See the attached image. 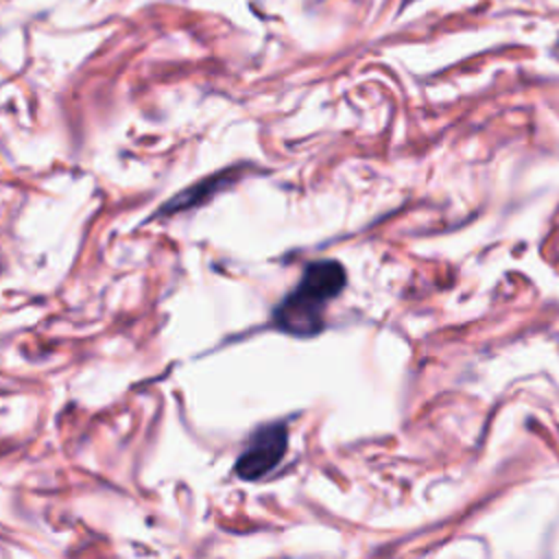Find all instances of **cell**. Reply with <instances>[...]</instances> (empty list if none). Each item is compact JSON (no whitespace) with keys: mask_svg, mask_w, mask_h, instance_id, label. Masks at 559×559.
I'll return each instance as SVG.
<instances>
[{"mask_svg":"<svg viewBox=\"0 0 559 559\" xmlns=\"http://www.w3.org/2000/svg\"><path fill=\"white\" fill-rule=\"evenodd\" d=\"M347 282L345 266L336 260L310 262L297 286L275 306L273 325L290 336H314L323 330V317Z\"/></svg>","mask_w":559,"mask_h":559,"instance_id":"obj_1","label":"cell"},{"mask_svg":"<svg viewBox=\"0 0 559 559\" xmlns=\"http://www.w3.org/2000/svg\"><path fill=\"white\" fill-rule=\"evenodd\" d=\"M286 445H288L286 424L277 421V424L260 426L251 435L247 448L242 450V454L234 465L236 476L242 480H258L266 476L284 459Z\"/></svg>","mask_w":559,"mask_h":559,"instance_id":"obj_2","label":"cell"},{"mask_svg":"<svg viewBox=\"0 0 559 559\" xmlns=\"http://www.w3.org/2000/svg\"><path fill=\"white\" fill-rule=\"evenodd\" d=\"M227 181H229V173H221V175L207 177V179L194 183L192 188L183 190L181 194L173 197L170 201H166V203L159 207V214H175V212L188 210V207H192V205H199V203L207 201L216 190H221Z\"/></svg>","mask_w":559,"mask_h":559,"instance_id":"obj_3","label":"cell"}]
</instances>
